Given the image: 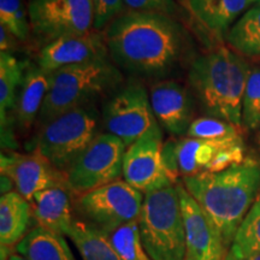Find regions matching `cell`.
<instances>
[{
  "label": "cell",
  "instance_id": "11",
  "mask_svg": "<svg viewBox=\"0 0 260 260\" xmlns=\"http://www.w3.org/2000/svg\"><path fill=\"white\" fill-rule=\"evenodd\" d=\"M162 144L161 128L158 125L126 148L123 178L141 193L147 194L172 184L162 167Z\"/></svg>",
  "mask_w": 260,
  "mask_h": 260
},
{
  "label": "cell",
  "instance_id": "27",
  "mask_svg": "<svg viewBox=\"0 0 260 260\" xmlns=\"http://www.w3.org/2000/svg\"><path fill=\"white\" fill-rule=\"evenodd\" d=\"M242 130L224 119L216 117L204 116L195 118L188 129V138L211 140V141H225L241 138Z\"/></svg>",
  "mask_w": 260,
  "mask_h": 260
},
{
  "label": "cell",
  "instance_id": "10",
  "mask_svg": "<svg viewBox=\"0 0 260 260\" xmlns=\"http://www.w3.org/2000/svg\"><path fill=\"white\" fill-rule=\"evenodd\" d=\"M27 6L31 32L45 44L94 30L92 0H29Z\"/></svg>",
  "mask_w": 260,
  "mask_h": 260
},
{
  "label": "cell",
  "instance_id": "34",
  "mask_svg": "<svg viewBox=\"0 0 260 260\" xmlns=\"http://www.w3.org/2000/svg\"><path fill=\"white\" fill-rule=\"evenodd\" d=\"M8 260H28V259L24 258L23 255H21V254H19V253H17V252H12L11 254L9 255Z\"/></svg>",
  "mask_w": 260,
  "mask_h": 260
},
{
  "label": "cell",
  "instance_id": "1",
  "mask_svg": "<svg viewBox=\"0 0 260 260\" xmlns=\"http://www.w3.org/2000/svg\"><path fill=\"white\" fill-rule=\"evenodd\" d=\"M118 68L144 77L167 76L183 58L187 39L171 16L126 11L103 31Z\"/></svg>",
  "mask_w": 260,
  "mask_h": 260
},
{
  "label": "cell",
  "instance_id": "19",
  "mask_svg": "<svg viewBox=\"0 0 260 260\" xmlns=\"http://www.w3.org/2000/svg\"><path fill=\"white\" fill-rule=\"evenodd\" d=\"M48 89L50 74L45 73L39 65L29 68L24 74L15 105L16 121L21 129H30L39 118Z\"/></svg>",
  "mask_w": 260,
  "mask_h": 260
},
{
  "label": "cell",
  "instance_id": "35",
  "mask_svg": "<svg viewBox=\"0 0 260 260\" xmlns=\"http://www.w3.org/2000/svg\"><path fill=\"white\" fill-rule=\"evenodd\" d=\"M248 260H260V253H259V254L254 255V256H252V258L248 259Z\"/></svg>",
  "mask_w": 260,
  "mask_h": 260
},
{
  "label": "cell",
  "instance_id": "15",
  "mask_svg": "<svg viewBox=\"0 0 260 260\" xmlns=\"http://www.w3.org/2000/svg\"><path fill=\"white\" fill-rule=\"evenodd\" d=\"M110 58L104 35L93 30L87 34L67 35L52 40L41 48L38 65L52 74L63 68Z\"/></svg>",
  "mask_w": 260,
  "mask_h": 260
},
{
  "label": "cell",
  "instance_id": "18",
  "mask_svg": "<svg viewBox=\"0 0 260 260\" xmlns=\"http://www.w3.org/2000/svg\"><path fill=\"white\" fill-rule=\"evenodd\" d=\"M251 0H187L188 10L199 23L217 38H225L229 29L245 14Z\"/></svg>",
  "mask_w": 260,
  "mask_h": 260
},
{
  "label": "cell",
  "instance_id": "2",
  "mask_svg": "<svg viewBox=\"0 0 260 260\" xmlns=\"http://www.w3.org/2000/svg\"><path fill=\"white\" fill-rule=\"evenodd\" d=\"M182 183L222 237L226 253L260 191V164L245 160L220 172H201Z\"/></svg>",
  "mask_w": 260,
  "mask_h": 260
},
{
  "label": "cell",
  "instance_id": "21",
  "mask_svg": "<svg viewBox=\"0 0 260 260\" xmlns=\"http://www.w3.org/2000/svg\"><path fill=\"white\" fill-rule=\"evenodd\" d=\"M15 249L28 260H76L65 236L39 225L32 228Z\"/></svg>",
  "mask_w": 260,
  "mask_h": 260
},
{
  "label": "cell",
  "instance_id": "26",
  "mask_svg": "<svg viewBox=\"0 0 260 260\" xmlns=\"http://www.w3.org/2000/svg\"><path fill=\"white\" fill-rule=\"evenodd\" d=\"M105 236L122 260H152L141 242L139 220L125 224Z\"/></svg>",
  "mask_w": 260,
  "mask_h": 260
},
{
  "label": "cell",
  "instance_id": "8",
  "mask_svg": "<svg viewBox=\"0 0 260 260\" xmlns=\"http://www.w3.org/2000/svg\"><path fill=\"white\" fill-rule=\"evenodd\" d=\"M126 146L121 139L103 133L65 172L70 191L83 195L123 176Z\"/></svg>",
  "mask_w": 260,
  "mask_h": 260
},
{
  "label": "cell",
  "instance_id": "4",
  "mask_svg": "<svg viewBox=\"0 0 260 260\" xmlns=\"http://www.w3.org/2000/svg\"><path fill=\"white\" fill-rule=\"evenodd\" d=\"M121 82V71L111 58L54 71L50 74V89L39 115V124H47L74 109L90 106L94 100L117 88Z\"/></svg>",
  "mask_w": 260,
  "mask_h": 260
},
{
  "label": "cell",
  "instance_id": "13",
  "mask_svg": "<svg viewBox=\"0 0 260 260\" xmlns=\"http://www.w3.org/2000/svg\"><path fill=\"white\" fill-rule=\"evenodd\" d=\"M2 175L11 180L16 191L29 203L42 190L54 187L69 188L65 172L53 167L37 149L30 154L3 152Z\"/></svg>",
  "mask_w": 260,
  "mask_h": 260
},
{
  "label": "cell",
  "instance_id": "29",
  "mask_svg": "<svg viewBox=\"0 0 260 260\" xmlns=\"http://www.w3.org/2000/svg\"><path fill=\"white\" fill-rule=\"evenodd\" d=\"M243 129L260 128V65L251 68L243 95Z\"/></svg>",
  "mask_w": 260,
  "mask_h": 260
},
{
  "label": "cell",
  "instance_id": "24",
  "mask_svg": "<svg viewBox=\"0 0 260 260\" xmlns=\"http://www.w3.org/2000/svg\"><path fill=\"white\" fill-rule=\"evenodd\" d=\"M260 253V194L247 213L234 241L226 253L225 260H248Z\"/></svg>",
  "mask_w": 260,
  "mask_h": 260
},
{
  "label": "cell",
  "instance_id": "20",
  "mask_svg": "<svg viewBox=\"0 0 260 260\" xmlns=\"http://www.w3.org/2000/svg\"><path fill=\"white\" fill-rule=\"evenodd\" d=\"M32 217L31 204L18 191L12 190L0 198V243L12 248L28 235Z\"/></svg>",
  "mask_w": 260,
  "mask_h": 260
},
{
  "label": "cell",
  "instance_id": "31",
  "mask_svg": "<svg viewBox=\"0 0 260 260\" xmlns=\"http://www.w3.org/2000/svg\"><path fill=\"white\" fill-rule=\"evenodd\" d=\"M128 11L171 16L176 12L175 0H124Z\"/></svg>",
  "mask_w": 260,
  "mask_h": 260
},
{
  "label": "cell",
  "instance_id": "9",
  "mask_svg": "<svg viewBox=\"0 0 260 260\" xmlns=\"http://www.w3.org/2000/svg\"><path fill=\"white\" fill-rule=\"evenodd\" d=\"M103 125L126 147L158 126L149 93L140 83H130L110 98L103 109Z\"/></svg>",
  "mask_w": 260,
  "mask_h": 260
},
{
  "label": "cell",
  "instance_id": "32",
  "mask_svg": "<svg viewBox=\"0 0 260 260\" xmlns=\"http://www.w3.org/2000/svg\"><path fill=\"white\" fill-rule=\"evenodd\" d=\"M162 167L165 174L172 184L178 183V177L181 176L180 162H178V139H169L164 141L161 148Z\"/></svg>",
  "mask_w": 260,
  "mask_h": 260
},
{
  "label": "cell",
  "instance_id": "12",
  "mask_svg": "<svg viewBox=\"0 0 260 260\" xmlns=\"http://www.w3.org/2000/svg\"><path fill=\"white\" fill-rule=\"evenodd\" d=\"M245 161L242 138L225 141L178 139V162L182 177L201 172H220Z\"/></svg>",
  "mask_w": 260,
  "mask_h": 260
},
{
  "label": "cell",
  "instance_id": "3",
  "mask_svg": "<svg viewBox=\"0 0 260 260\" xmlns=\"http://www.w3.org/2000/svg\"><path fill=\"white\" fill-rule=\"evenodd\" d=\"M251 65L226 47L197 57L188 70L194 99L207 116L224 119L241 130L243 95Z\"/></svg>",
  "mask_w": 260,
  "mask_h": 260
},
{
  "label": "cell",
  "instance_id": "28",
  "mask_svg": "<svg viewBox=\"0 0 260 260\" xmlns=\"http://www.w3.org/2000/svg\"><path fill=\"white\" fill-rule=\"evenodd\" d=\"M0 25L18 41H28L31 34L28 6H24L22 0H0Z\"/></svg>",
  "mask_w": 260,
  "mask_h": 260
},
{
  "label": "cell",
  "instance_id": "16",
  "mask_svg": "<svg viewBox=\"0 0 260 260\" xmlns=\"http://www.w3.org/2000/svg\"><path fill=\"white\" fill-rule=\"evenodd\" d=\"M152 111L158 124L174 138H183L194 121V95L174 80L158 81L149 88Z\"/></svg>",
  "mask_w": 260,
  "mask_h": 260
},
{
  "label": "cell",
  "instance_id": "23",
  "mask_svg": "<svg viewBox=\"0 0 260 260\" xmlns=\"http://www.w3.org/2000/svg\"><path fill=\"white\" fill-rule=\"evenodd\" d=\"M83 260H122L107 237L83 220L74 219L68 236Z\"/></svg>",
  "mask_w": 260,
  "mask_h": 260
},
{
  "label": "cell",
  "instance_id": "7",
  "mask_svg": "<svg viewBox=\"0 0 260 260\" xmlns=\"http://www.w3.org/2000/svg\"><path fill=\"white\" fill-rule=\"evenodd\" d=\"M144 199V193L124 180H118L80 195L76 206L84 223L109 235L125 224L139 220Z\"/></svg>",
  "mask_w": 260,
  "mask_h": 260
},
{
  "label": "cell",
  "instance_id": "33",
  "mask_svg": "<svg viewBox=\"0 0 260 260\" xmlns=\"http://www.w3.org/2000/svg\"><path fill=\"white\" fill-rule=\"evenodd\" d=\"M16 41H18L17 39L5 27L0 25V48H2V53L3 52L10 53V51L16 47Z\"/></svg>",
  "mask_w": 260,
  "mask_h": 260
},
{
  "label": "cell",
  "instance_id": "14",
  "mask_svg": "<svg viewBox=\"0 0 260 260\" xmlns=\"http://www.w3.org/2000/svg\"><path fill=\"white\" fill-rule=\"evenodd\" d=\"M186 230L184 260H225L226 249L218 230L188 193L183 183L176 184Z\"/></svg>",
  "mask_w": 260,
  "mask_h": 260
},
{
  "label": "cell",
  "instance_id": "22",
  "mask_svg": "<svg viewBox=\"0 0 260 260\" xmlns=\"http://www.w3.org/2000/svg\"><path fill=\"white\" fill-rule=\"evenodd\" d=\"M225 40L240 56L260 60V3L237 19L228 31Z\"/></svg>",
  "mask_w": 260,
  "mask_h": 260
},
{
  "label": "cell",
  "instance_id": "17",
  "mask_svg": "<svg viewBox=\"0 0 260 260\" xmlns=\"http://www.w3.org/2000/svg\"><path fill=\"white\" fill-rule=\"evenodd\" d=\"M69 191L67 187H54L35 195L30 204L32 217L39 226L68 236L74 223Z\"/></svg>",
  "mask_w": 260,
  "mask_h": 260
},
{
  "label": "cell",
  "instance_id": "25",
  "mask_svg": "<svg viewBox=\"0 0 260 260\" xmlns=\"http://www.w3.org/2000/svg\"><path fill=\"white\" fill-rule=\"evenodd\" d=\"M23 64L11 53L0 54V117L2 130L8 124V113L15 109L16 100L23 81Z\"/></svg>",
  "mask_w": 260,
  "mask_h": 260
},
{
  "label": "cell",
  "instance_id": "5",
  "mask_svg": "<svg viewBox=\"0 0 260 260\" xmlns=\"http://www.w3.org/2000/svg\"><path fill=\"white\" fill-rule=\"evenodd\" d=\"M139 230L152 260H184L186 230L176 184L145 194Z\"/></svg>",
  "mask_w": 260,
  "mask_h": 260
},
{
  "label": "cell",
  "instance_id": "30",
  "mask_svg": "<svg viewBox=\"0 0 260 260\" xmlns=\"http://www.w3.org/2000/svg\"><path fill=\"white\" fill-rule=\"evenodd\" d=\"M93 3V28L104 31L110 24L126 11L124 0H92Z\"/></svg>",
  "mask_w": 260,
  "mask_h": 260
},
{
  "label": "cell",
  "instance_id": "36",
  "mask_svg": "<svg viewBox=\"0 0 260 260\" xmlns=\"http://www.w3.org/2000/svg\"><path fill=\"white\" fill-rule=\"evenodd\" d=\"M254 3H260V0H251V5L254 4Z\"/></svg>",
  "mask_w": 260,
  "mask_h": 260
},
{
  "label": "cell",
  "instance_id": "37",
  "mask_svg": "<svg viewBox=\"0 0 260 260\" xmlns=\"http://www.w3.org/2000/svg\"><path fill=\"white\" fill-rule=\"evenodd\" d=\"M259 138H260V128H259Z\"/></svg>",
  "mask_w": 260,
  "mask_h": 260
},
{
  "label": "cell",
  "instance_id": "6",
  "mask_svg": "<svg viewBox=\"0 0 260 260\" xmlns=\"http://www.w3.org/2000/svg\"><path fill=\"white\" fill-rule=\"evenodd\" d=\"M98 126L92 105L74 109L41 126L37 151L58 170L67 172L99 135Z\"/></svg>",
  "mask_w": 260,
  "mask_h": 260
}]
</instances>
